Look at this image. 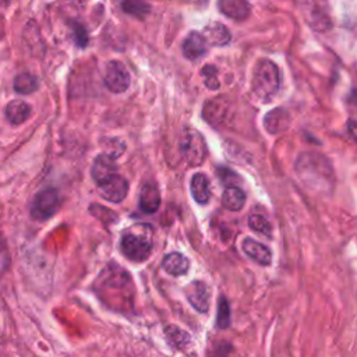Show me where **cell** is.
Returning <instances> with one entry per match:
<instances>
[{
	"mask_svg": "<svg viewBox=\"0 0 357 357\" xmlns=\"http://www.w3.org/2000/svg\"><path fill=\"white\" fill-rule=\"evenodd\" d=\"M248 226L251 230H254L262 236H271V233H272V227H271L269 222L262 215H258V213L250 215Z\"/></svg>",
	"mask_w": 357,
	"mask_h": 357,
	"instance_id": "obj_24",
	"label": "cell"
},
{
	"mask_svg": "<svg viewBox=\"0 0 357 357\" xmlns=\"http://www.w3.org/2000/svg\"><path fill=\"white\" fill-rule=\"evenodd\" d=\"M243 251L255 262H258L259 265L268 266L272 262V251L268 245L251 238V237H245L243 240Z\"/></svg>",
	"mask_w": 357,
	"mask_h": 357,
	"instance_id": "obj_10",
	"label": "cell"
},
{
	"mask_svg": "<svg viewBox=\"0 0 357 357\" xmlns=\"http://www.w3.org/2000/svg\"><path fill=\"white\" fill-rule=\"evenodd\" d=\"M162 266H163V269L169 275H172V276H181V275L187 273V271L190 268V262L180 252H169V254H166L163 257Z\"/></svg>",
	"mask_w": 357,
	"mask_h": 357,
	"instance_id": "obj_18",
	"label": "cell"
},
{
	"mask_svg": "<svg viewBox=\"0 0 357 357\" xmlns=\"http://www.w3.org/2000/svg\"><path fill=\"white\" fill-rule=\"evenodd\" d=\"M160 205V192L155 183H146L139 192V208L145 213H155Z\"/></svg>",
	"mask_w": 357,
	"mask_h": 357,
	"instance_id": "obj_15",
	"label": "cell"
},
{
	"mask_svg": "<svg viewBox=\"0 0 357 357\" xmlns=\"http://www.w3.org/2000/svg\"><path fill=\"white\" fill-rule=\"evenodd\" d=\"M201 75H202V79H204V84L208 89H212V91H216L219 89L220 84H219V79H218V70L216 67L213 66H205L202 70H201Z\"/></svg>",
	"mask_w": 357,
	"mask_h": 357,
	"instance_id": "obj_26",
	"label": "cell"
},
{
	"mask_svg": "<svg viewBox=\"0 0 357 357\" xmlns=\"http://www.w3.org/2000/svg\"><path fill=\"white\" fill-rule=\"evenodd\" d=\"M120 250L130 261L142 262L151 255L152 243L145 236L137 233H126L121 236Z\"/></svg>",
	"mask_w": 357,
	"mask_h": 357,
	"instance_id": "obj_4",
	"label": "cell"
},
{
	"mask_svg": "<svg viewBox=\"0 0 357 357\" xmlns=\"http://www.w3.org/2000/svg\"><path fill=\"white\" fill-rule=\"evenodd\" d=\"M31 116V106L24 100H11L6 106V117L11 124H22Z\"/></svg>",
	"mask_w": 357,
	"mask_h": 357,
	"instance_id": "obj_19",
	"label": "cell"
},
{
	"mask_svg": "<svg viewBox=\"0 0 357 357\" xmlns=\"http://www.w3.org/2000/svg\"><path fill=\"white\" fill-rule=\"evenodd\" d=\"M290 126V114L283 107H276L268 112L264 117V127L269 134H279Z\"/></svg>",
	"mask_w": 357,
	"mask_h": 357,
	"instance_id": "obj_11",
	"label": "cell"
},
{
	"mask_svg": "<svg viewBox=\"0 0 357 357\" xmlns=\"http://www.w3.org/2000/svg\"><path fill=\"white\" fill-rule=\"evenodd\" d=\"M227 109H229V103L226 99L215 98V99L208 100L204 105L202 117L205 119L206 123H209L212 126H219L225 120Z\"/></svg>",
	"mask_w": 357,
	"mask_h": 357,
	"instance_id": "obj_12",
	"label": "cell"
},
{
	"mask_svg": "<svg viewBox=\"0 0 357 357\" xmlns=\"http://www.w3.org/2000/svg\"><path fill=\"white\" fill-rule=\"evenodd\" d=\"M297 176L310 185H332L333 169L331 162L321 153L304 152L296 160Z\"/></svg>",
	"mask_w": 357,
	"mask_h": 357,
	"instance_id": "obj_1",
	"label": "cell"
},
{
	"mask_svg": "<svg viewBox=\"0 0 357 357\" xmlns=\"http://www.w3.org/2000/svg\"><path fill=\"white\" fill-rule=\"evenodd\" d=\"M59 205V192L54 188H45L36 194L31 206V216L35 220H46L57 212Z\"/></svg>",
	"mask_w": 357,
	"mask_h": 357,
	"instance_id": "obj_5",
	"label": "cell"
},
{
	"mask_svg": "<svg viewBox=\"0 0 357 357\" xmlns=\"http://www.w3.org/2000/svg\"><path fill=\"white\" fill-rule=\"evenodd\" d=\"M185 297L188 303L198 312H208L209 310V291L204 282L194 280L185 287Z\"/></svg>",
	"mask_w": 357,
	"mask_h": 357,
	"instance_id": "obj_8",
	"label": "cell"
},
{
	"mask_svg": "<svg viewBox=\"0 0 357 357\" xmlns=\"http://www.w3.org/2000/svg\"><path fill=\"white\" fill-rule=\"evenodd\" d=\"M11 265V257L8 248L3 240H0V276H3Z\"/></svg>",
	"mask_w": 357,
	"mask_h": 357,
	"instance_id": "obj_27",
	"label": "cell"
},
{
	"mask_svg": "<svg viewBox=\"0 0 357 357\" xmlns=\"http://www.w3.org/2000/svg\"><path fill=\"white\" fill-rule=\"evenodd\" d=\"M206 42L199 32H190L183 42V54L188 60H198L206 53Z\"/></svg>",
	"mask_w": 357,
	"mask_h": 357,
	"instance_id": "obj_14",
	"label": "cell"
},
{
	"mask_svg": "<svg viewBox=\"0 0 357 357\" xmlns=\"http://www.w3.org/2000/svg\"><path fill=\"white\" fill-rule=\"evenodd\" d=\"M230 324V307L226 297L220 296L218 304V315H216V326L220 329L227 328Z\"/></svg>",
	"mask_w": 357,
	"mask_h": 357,
	"instance_id": "obj_25",
	"label": "cell"
},
{
	"mask_svg": "<svg viewBox=\"0 0 357 357\" xmlns=\"http://www.w3.org/2000/svg\"><path fill=\"white\" fill-rule=\"evenodd\" d=\"M98 190H99L102 198H105L109 202L119 204L127 195L128 183L124 177H121L119 174H114L110 178H107L106 181L98 184Z\"/></svg>",
	"mask_w": 357,
	"mask_h": 357,
	"instance_id": "obj_7",
	"label": "cell"
},
{
	"mask_svg": "<svg viewBox=\"0 0 357 357\" xmlns=\"http://www.w3.org/2000/svg\"><path fill=\"white\" fill-rule=\"evenodd\" d=\"M116 170H117V166H116L114 158L109 156L107 153H100L93 160L91 174H92V178L95 180V183L100 184V183L106 181L107 178H110L112 176H114Z\"/></svg>",
	"mask_w": 357,
	"mask_h": 357,
	"instance_id": "obj_9",
	"label": "cell"
},
{
	"mask_svg": "<svg viewBox=\"0 0 357 357\" xmlns=\"http://www.w3.org/2000/svg\"><path fill=\"white\" fill-rule=\"evenodd\" d=\"M38 89V79L29 73H21L14 78V91L21 95L32 93Z\"/></svg>",
	"mask_w": 357,
	"mask_h": 357,
	"instance_id": "obj_21",
	"label": "cell"
},
{
	"mask_svg": "<svg viewBox=\"0 0 357 357\" xmlns=\"http://www.w3.org/2000/svg\"><path fill=\"white\" fill-rule=\"evenodd\" d=\"M218 7L227 18L243 21L250 15L251 7L247 0H218Z\"/></svg>",
	"mask_w": 357,
	"mask_h": 357,
	"instance_id": "obj_13",
	"label": "cell"
},
{
	"mask_svg": "<svg viewBox=\"0 0 357 357\" xmlns=\"http://www.w3.org/2000/svg\"><path fill=\"white\" fill-rule=\"evenodd\" d=\"M280 86V71L278 66L262 59L257 63L252 74V91L261 100L271 99Z\"/></svg>",
	"mask_w": 357,
	"mask_h": 357,
	"instance_id": "obj_2",
	"label": "cell"
},
{
	"mask_svg": "<svg viewBox=\"0 0 357 357\" xmlns=\"http://www.w3.org/2000/svg\"><path fill=\"white\" fill-rule=\"evenodd\" d=\"M202 36H204L206 45H212V46H225L231 39L229 29L220 22L208 24L204 29Z\"/></svg>",
	"mask_w": 357,
	"mask_h": 357,
	"instance_id": "obj_16",
	"label": "cell"
},
{
	"mask_svg": "<svg viewBox=\"0 0 357 357\" xmlns=\"http://www.w3.org/2000/svg\"><path fill=\"white\" fill-rule=\"evenodd\" d=\"M165 332H166V337H167L169 343H170L173 347H183V346L187 344L188 340H190L188 335H187L184 331H181L180 328H177V326L170 325V326H167V328L165 329Z\"/></svg>",
	"mask_w": 357,
	"mask_h": 357,
	"instance_id": "obj_23",
	"label": "cell"
},
{
	"mask_svg": "<svg viewBox=\"0 0 357 357\" xmlns=\"http://www.w3.org/2000/svg\"><path fill=\"white\" fill-rule=\"evenodd\" d=\"M73 32H74L75 43H77L79 47H85L86 43H88V35H86L85 28H84L82 25H79V24H74Z\"/></svg>",
	"mask_w": 357,
	"mask_h": 357,
	"instance_id": "obj_28",
	"label": "cell"
},
{
	"mask_svg": "<svg viewBox=\"0 0 357 357\" xmlns=\"http://www.w3.org/2000/svg\"><path fill=\"white\" fill-rule=\"evenodd\" d=\"M121 10L137 18H144L149 13L151 7L144 0H123Z\"/></svg>",
	"mask_w": 357,
	"mask_h": 357,
	"instance_id": "obj_22",
	"label": "cell"
},
{
	"mask_svg": "<svg viewBox=\"0 0 357 357\" xmlns=\"http://www.w3.org/2000/svg\"><path fill=\"white\" fill-rule=\"evenodd\" d=\"M178 148L183 158L191 166L202 165L208 155V148L204 137L192 127H185L181 130Z\"/></svg>",
	"mask_w": 357,
	"mask_h": 357,
	"instance_id": "obj_3",
	"label": "cell"
},
{
	"mask_svg": "<svg viewBox=\"0 0 357 357\" xmlns=\"http://www.w3.org/2000/svg\"><path fill=\"white\" fill-rule=\"evenodd\" d=\"M190 190H191V195L192 198L204 205L209 201L211 198V187H209V180L204 173H195L191 177V183H190Z\"/></svg>",
	"mask_w": 357,
	"mask_h": 357,
	"instance_id": "obj_17",
	"label": "cell"
},
{
	"mask_svg": "<svg viewBox=\"0 0 357 357\" xmlns=\"http://www.w3.org/2000/svg\"><path fill=\"white\" fill-rule=\"evenodd\" d=\"M245 204V194L238 187H227L222 194V205L227 211H240Z\"/></svg>",
	"mask_w": 357,
	"mask_h": 357,
	"instance_id": "obj_20",
	"label": "cell"
},
{
	"mask_svg": "<svg viewBox=\"0 0 357 357\" xmlns=\"http://www.w3.org/2000/svg\"><path fill=\"white\" fill-rule=\"evenodd\" d=\"M105 85L113 93H121L130 86V74L117 60L109 61L105 71Z\"/></svg>",
	"mask_w": 357,
	"mask_h": 357,
	"instance_id": "obj_6",
	"label": "cell"
}]
</instances>
